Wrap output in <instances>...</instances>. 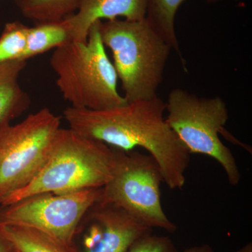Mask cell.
Listing matches in <instances>:
<instances>
[{"instance_id": "obj_1", "label": "cell", "mask_w": 252, "mask_h": 252, "mask_svg": "<svg viewBox=\"0 0 252 252\" xmlns=\"http://www.w3.org/2000/svg\"><path fill=\"white\" fill-rule=\"evenodd\" d=\"M165 109L157 95L102 110L69 107L63 116L69 128L88 138L124 151L146 149L158 164L164 183L181 190L190 154L164 118Z\"/></svg>"}, {"instance_id": "obj_2", "label": "cell", "mask_w": 252, "mask_h": 252, "mask_svg": "<svg viewBox=\"0 0 252 252\" xmlns=\"http://www.w3.org/2000/svg\"><path fill=\"white\" fill-rule=\"evenodd\" d=\"M100 22L92 25L85 42L70 41L55 49L50 59L56 84L74 108L102 110L127 102L118 92L117 73L101 39Z\"/></svg>"}, {"instance_id": "obj_3", "label": "cell", "mask_w": 252, "mask_h": 252, "mask_svg": "<svg viewBox=\"0 0 252 252\" xmlns=\"http://www.w3.org/2000/svg\"><path fill=\"white\" fill-rule=\"evenodd\" d=\"M114 164L112 147L61 127L40 172L1 206L36 194L102 188L112 178Z\"/></svg>"}, {"instance_id": "obj_4", "label": "cell", "mask_w": 252, "mask_h": 252, "mask_svg": "<svg viewBox=\"0 0 252 252\" xmlns=\"http://www.w3.org/2000/svg\"><path fill=\"white\" fill-rule=\"evenodd\" d=\"M99 32L104 46L112 51L127 102L158 95L172 49L145 18L101 21Z\"/></svg>"}, {"instance_id": "obj_5", "label": "cell", "mask_w": 252, "mask_h": 252, "mask_svg": "<svg viewBox=\"0 0 252 252\" xmlns=\"http://www.w3.org/2000/svg\"><path fill=\"white\" fill-rule=\"evenodd\" d=\"M165 120L189 153L208 156L221 165L232 186L239 185L241 174L231 150L221 142L229 118L220 96L199 97L182 89H173L165 103Z\"/></svg>"}, {"instance_id": "obj_6", "label": "cell", "mask_w": 252, "mask_h": 252, "mask_svg": "<svg viewBox=\"0 0 252 252\" xmlns=\"http://www.w3.org/2000/svg\"><path fill=\"white\" fill-rule=\"evenodd\" d=\"M61 123V117L43 108L15 125L0 124V206L40 172Z\"/></svg>"}, {"instance_id": "obj_7", "label": "cell", "mask_w": 252, "mask_h": 252, "mask_svg": "<svg viewBox=\"0 0 252 252\" xmlns=\"http://www.w3.org/2000/svg\"><path fill=\"white\" fill-rule=\"evenodd\" d=\"M115 164L111 180L101 190L97 201L119 207L150 228L173 233L177 226L162 210L161 170L150 154L113 147Z\"/></svg>"}, {"instance_id": "obj_8", "label": "cell", "mask_w": 252, "mask_h": 252, "mask_svg": "<svg viewBox=\"0 0 252 252\" xmlns=\"http://www.w3.org/2000/svg\"><path fill=\"white\" fill-rule=\"evenodd\" d=\"M102 188L31 195L0 206V223L32 227L74 245L81 220L99 200Z\"/></svg>"}, {"instance_id": "obj_9", "label": "cell", "mask_w": 252, "mask_h": 252, "mask_svg": "<svg viewBox=\"0 0 252 252\" xmlns=\"http://www.w3.org/2000/svg\"><path fill=\"white\" fill-rule=\"evenodd\" d=\"M80 225L86 227L82 252H126L152 228L141 223L119 207L97 201Z\"/></svg>"}, {"instance_id": "obj_10", "label": "cell", "mask_w": 252, "mask_h": 252, "mask_svg": "<svg viewBox=\"0 0 252 252\" xmlns=\"http://www.w3.org/2000/svg\"><path fill=\"white\" fill-rule=\"evenodd\" d=\"M147 0H81L77 11L64 18L72 41H87L89 30L98 21L122 17L140 21L147 14Z\"/></svg>"}, {"instance_id": "obj_11", "label": "cell", "mask_w": 252, "mask_h": 252, "mask_svg": "<svg viewBox=\"0 0 252 252\" xmlns=\"http://www.w3.org/2000/svg\"><path fill=\"white\" fill-rule=\"evenodd\" d=\"M26 61L0 64V124H9L31 106V98L19 84Z\"/></svg>"}, {"instance_id": "obj_12", "label": "cell", "mask_w": 252, "mask_h": 252, "mask_svg": "<svg viewBox=\"0 0 252 252\" xmlns=\"http://www.w3.org/2000/svg\"><path fill=\"white\" fill-rule=\"evenodd\" d=\"M185 0H147L145 20L156 32L170 46L180 59L186 69V61L181 52L180 43L175 31V17L180 5ZM217 3L225 0H205Z\"/></svg>"}, {"instance_id": "obj_13", "label": "cell", "mask_w": 252, "mask_h": 252, "mask_svg": "<svg viewBox=\"0 0 252 252\" xmlns=\"http://www.w3.org/2000/svg\"><path fill=\"white\" fill-rule=\"evenodd\" d=\"M3 225L5 234L18 252H80L74 245L63 243L36 228L23 225Z\"/></svg>"}, {"instance_id": "obj_14", "label": "cell", "mask_w": 252, "mask_h": 252, "mask_svg": "<svg viewBox=\"0 0 252 252\" xmlns=\"http://www.w3.org/2000/svg\"><path fill=\"white\" fill-rule=\"evenodd\" d=\"M70 41H72V38L65 20L36 23L34 27L28 29L26 47L21 60L27 61Z\"/></svg>"}, {"instance_id": "obj_15", "label": "cell", "mask_w": 252, "mask_h": 252, "mask_svg": "<svg viewBox=\"0 0 252 252\" xmlns=\"http://www.w3.org/2000/svg\"><path fill=\"white\" fill-rule=\"evenodd\" d=\"M24 17L36 23L54 22L74 14L81 0H14Z\"/></svg>"}, {"instance_id": "obj_16", "label": "cell", "mask_w": 252, "mask_h": 252, "mask_svg": "<svg viewBox=\"0 0 252 252\" xmlns=\"http://www.w3.org/2000/svg\"><path fill=\"white\" fill-rule=\"evenodd\" d=\"M29 27L18 21L6 23L0 35V64L21 58L27 42Z\"/></svg>"}, {"instance_id": "obj_17", "label": "cell", "mask_w": 252, "mask_h": 252, "mask_svg": "<svg viewBox=\"0 0 252 252\" xmlns=\"http://www.w3.org/2000/svg\"><path fill=\"white\" fill-rule=\"evenodd\" d=\"M126 252H178L173 242L167 236L144 235L131 245Z\"/></svg>"}, {"instance_id": "obj_18", "label": "cell", "mask_w": 252, "mask_h": 252, "mask_svg": "<svg viewBox=\"0 0 252 252\" xmlns=\"http://www.w3.org/2000/svg\"><path fill=\"white\" fill-rule=\"evenodd\" d=\"M13 244L4 233V225L0 223V252H16Z\"/></svg>"}, {"instance_id": "obj_19", "label": "cell", "mask_w": 252, "mask_h": 252, "mask_svg": "<svg viewBox=\"0 0 252 252\" xmlns=\"http://www.w3.org/2000/svg\"><path fill=\"white\" fill-rule=\"evenodd\" d=\"M184 252H214V251L211 246L204 244V245L191 247V248L187 249Z\"/></svg>"}, {"instance_id": "obj_20", "label": "cell", "mask_w": 252, "mask_h": 252, "mask_svg": "<svg viewBox=\"0 0 252 252\" xmlns=\"http://www.w3.org/2000/svg\"><path fill=\"white\" fill-rule=\"evenodd\" d=\"M235 252H252V243H248Z\"/></svg>"}, {"instance_id": "obj_21", "label": "cell", "mask_w": 252, "mask_h": 252, "mask_svg": "<svg viewBox=\"0 0 252 252\" xmlns=\"http://www.w3.org/2000/svg\"><path fill=\"white\" fill-rule=\"evenodd\" d=\"M235 1H240V0H235Z\"/></svg>"}, {"instance_id": "obj_22", "label": "cell", "mask_w": 252, "mask_h": 252, "mask_svg": "<svg viewBox=\"0 0 252 252\" xmlns=\"http://www.w3.org/2000/svg\"><path fill=\"white\" fill-rule=\"evenodd\" d=\"M16 252H18L17 251V250H16Z\"/></svg>"}]
</instances>
